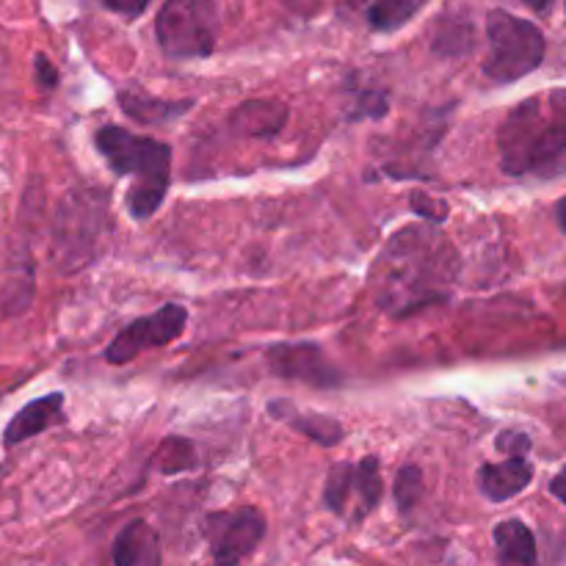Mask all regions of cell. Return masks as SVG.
Instances as JSON below:
<instances>
[{
	"label": "cell",
	"mask_w": 566,
	"mask_h": 566,
	"mask_svg": "<svg viewBox=\"0 0 566 566\" xmlns=\"http://www.w3.org/2000/svg\"><path fill=\"white\" fill-rule=\"evenodd\" d=\"M459 260L448 238L431 227L412 224L390 238L376 260L370 282L376 298L392 315H409L426 304L442 302L457 280Z\"/></svg>",
	"instance_id": "obj_1"
},
{
	"label": "cell",
	"mask_w": 566,
	"mask_h": 566,
	"mask_svg": "<svg viewBox=\"0 0 566 566\" xmlns=\"http://www.w3.org/2000/svg\"><path fill=\"white\" fill-rule=\"evenodd\" d=\"M501 169L512 177L566 175V88L534 94L497 130Z\"/></svg>",
	"instance_id": "obj_2"
},
{
	"label": "cell",
	"mask_w": 566,
	"mask_h": 566,
	"mask_svg": "<svg viewBox=\"0 0 566 566\" xmlns=\"http://www.w3.org/2000/svg\"><path fill=\"white\" fill-rule=\"evenodd\" d=\"M94 144L105 164L119 177H133L127 191V210L144 221L158 213L171 186V147L153 136H138L119 125H103L94 133Z\"/></svg>",
	"instance_id": "obj_3"
},
{
	"label": "cell",
	"mask_w": 566,
	"mask_h": 566,
	"mask_svg": "<svg viewBox=\"0 0 566 566\" xmlns=\"http://www.w3.org/2000/svg\"><path fill=\"white\" fill-rule=\"evenodd\" d=\"M486 39H490V55L484 61V75L495 83L520 81L539 70L545 61V33L534 22L509 11H490Z\"/></svg>",
	"instance_id": "obj_4"
},
{
	"label": "cell",
	"mask_w": 566,
	"mask_h": 566,
	"mask_svg": "<svg viewBox=\"0 0 566 566\" xmlns=\"http://www.w3.org/2000/svg\"><path fill=\"white\" fill-rule=\"evenodd\" d=\"M108 219V199L103 191H75L61 202L53 243L61 269L75 271L94 258Z\"/></svg>",
	"instance_id": "obj_5"
},
{
	"label": "cell",
	"mask_w": 566,
	"mask_h": 566,
	"mask_svg": "<svg viewBox=\"0 0 566 566\" xmlns=\"http://www.w3.org/2000/svg\"><path fill=\"white\" fill-rule=\"evenodd\" d=\"M155 33L169 59H208L219 36V11L213 0H166Z\"/></svg>",
	"instance_id": "obj_6"
},
{
	"label": "cell",
	"mask_w": 566,
	"mask_h": 566,
	"mask_svg": "<svg viewBox=\"0 0 566 566\" xmlns=\"http://www.w3.org/2000/svg\"><path fill=\"white\" fill-rule=\"evenodd\" d=\"M385 495L381 468L376 457H365L363 462H340L329 470L324 486V503L340 517L352 523H363Z\"/></svg>",
	"instance_id": "obj_7"
},
{
	"label": "cell",
	"mask_w": 566,
	"mask_h": 566,
	"mask_svg": "<svg viewBox=\"0 0 566 566\" xmlns=\"http://www.w3.org/2000/svg\"><path fill=\"white\" fill-rule=\"evenodd\" d=\"M265 536V517L254 506L213 512L205 517V539L213 553V566H238L252 556Z\"/></svg>",
	"instance_id": "obj_8"
},
{
	"label": "cell",
	"mask_w": 566,
	"mask_h": 566,
	"mask_svg": "<svg viewBox=\"0 0 566 566\" xmlns=\"http://www.w3.org/2000/svg\"><path fill=\"white\" fill-rule=\"evenodd\" d=\"M188 310L182 304H164L158 313L144 315V318L130 321L114 340L105 348V359L111 365H127L136 359L138 354L149 352V348H164L175 343L177 337L186 332Z\"/></svg>",
	"instance_id": "obj_9"
},
{
	"label": "cell",
	"mask_w": 566,
	"mask_h": 566,
	"mask_svg": "<svg viewBox=\"0 0 566 566\" xmlns=\"http://www.w3.org/2000/svg\"><path fill=\"white\" fill-rule=\"evenodd\" d=\"M265 359H269L271 374H276L280 379L302 381V385L321 387V390L343 385V374L329 363L324 348L315 343H274L265 352Z\"/></svg>",
	"instance_id": "obj_10"
},
{
	"label": "cell",
	"mask_w": 566,
	"mask_h": 566,
	"mask_svg": "<svg viewBox=\"0 0 566 566\" xmlns=\"http://www.w3.org/2000/svg\"><path fill=\"white\" fill-rule=\"evenodd\" d=\"M61 420H64V392H50V396L36 398V401L25 403V407L11 418V423L6 426L3 446H20V442L31 440V437L59 426Z\"/></svg>",
	"instance_id": "obj_11"
},
{
	"label": "cell",
	"mask_w": 566,
	"mask_h": 566,
	"mask_svg": "<svg viewBox=\"0 0 566 566\" xmlns=\"http://www.w3.org/2000/svg\"><path fill=\"white\" fill-rule=\"evenodd\" d=\"M534 481V464L528 457H506V462L484 464L479 470V490L486 501L506 503L528 490Z\"/></svg>",
	"instance_id": "obj_12"
},
{
	"label": "cell",
	"mask_w": 566,
	"mask_h": 566,
	"mask_svg": "<svg viewBox=\"0 0 566 566\" xmlns=\"http://www.w3.org/2000/svg\"><path fill=\"white\" fill-rule=\"evenodd\" d=\"M114 566H164L158 531L144 520H133L114 542Z\"/></svg>",
	"instance_id": "obj_13"
},
{
	"label": "cell",
	"mask_w": 566,
	"mask_h": 566,
	"mask_svg": "<svg viewBox=\"0 0 566 566\" xmlns=\"http://www.w3.org/2000/svg\"><path fill=\"white\" fill-rule=\"evenodd\" d=\"M230 122L243 136L271 138L285 127L287 105L276 103V99H247L232 111Z\"/></svg>",
	"instance_id": "obj_14"
},
{
	"label": "cell",
	"mask_w": 566,
	"mask_h": 566,
	"mask_svg": "<svg viewBox=\"0 0 566 566\" xmlns=\"http://www.w3.org/2000/svg\"><path fill=\"white\" fill-rule=\"evenodd\" d=\"M269 409L276 420H285L293 431H298V434H304L307 440L318 442L324 448L337 446L343 440V434H346L335 418H326V415L318 412H302V409H296L287 401H274Z\"/></svg>",
	"instance_id": "obj_15"
},
{
	"label": "cell",
	"mask_w": 566,
	"mask_h": 566,
	"mask_svg": "<svg viewBox=\"0 0 566 566\" xmlns=\"http://www.w3.org/2000/svg\"><path fill=\"white\" fill-rule=\"evenodd\" d=\"M497 566H539L536 536L523 520H506L495 528Z\"/></svg>",
	"instance_id": "obj_16"
},
{
	"label": "cell",
	"mask_w": 566,
	"mask_h": 566,
	"mask_svg": "<svg viewBox=\"0 0 566 566\" xmlns=\"http://www.w3.org/2000/svg\"><path fill=\"white\" fill-rule=\"evenodd\" d=\"M119 103L125 108V114L130 119L142 122V125H166V122L177 119V116L186 114L191 108V99H182V103H169V99L158 97H144V94L122 92Z\"/></svg>",
	"instance_id": "obj_17"
},
{
	"label": "cell",
	"mask_w": 566,
	"mask_h": 566,
	"mask_svg": "<svg viewBox=\"0 0 566 566\" xmlns=\"http://www.w3.org/2000/svg\"><path fill=\"white\" fill-rule=\"evenodd\" d=\"M429 0H374L368 11V22L374 31H398L418 14Z\"/></svg>",
	"instance_id": "obj_18"
},
{
	"label": "cell",
	"mask_w": 566,
	"mask_h": 566,
	"mask_svg": "<svg viewBox=\"0 0 566 566\" xmlns=\"http://www.w3.org/2000/svg\"><path fill=\"white\" fill-rule=\"evenodd\" d=\"M155 462H158L160 473L175 475L182 470H191L197 462V453H193L191 442L182 440V437H166V442L155 453Z\"/></svg>",
	"instance_id": "obj_19"
},
{
	"label": "cell",
	"mask_w": 566,
	"mask_h": 566,
	"mask_svg": "<svg viewBox=\"0 0 566 566\" xmlns=\"http://www.w3.org/2000/svg\"><path fill=\"white\" fill-rule=\"evenodd\" d=\"M420 495H423V473L415 464H407V468L398 470L396 475V503L403 514L412 512L418 506Z\"/></svg>",
	"instance_id": "obj_20"
},
{
	"label": "cell",
	"mask_w": 566,
	"mask_h": 566,
	"mask_svg": "<svg viewBox=\"0 0 566 566\" xmlns=\"http://www.w3.org/2000/svg\"><path fill=\"white\" fill-rule=\"evenodd\" d=\"M497 451H503L506 457H528L531 451V437L523 434V431H503L497 437Z\"/></svg>",
	"instance_id": "obj_21"
},
{
	"label": "cell",
	"mask_w": 566,
	"mask_h": 566,
	"mask_svg": "<svg viewBox=\"0 0 566 566\" xmlns=\"http://www.w3.org/2000/svg\"><path fill=\"white\" fill-rule=\"evenodd\" d=\"M412 210L429 221H446V216H448V205L431 202L429 193H412Z\"/></svg>",
	"instance_id": "obj_22"
},
{
	"label": "cell",
	"mask_w": 566,
	"mask_h": 566,
	"mask_svg": "<svg viewBox=\"0 0 566 566\" xmlns=\"http://www.w3.org/2000/svg\"><path fill=\"white\" fill-rule=\"evenodd\" d=\"M105 6H108L111 11H116V14L127 17V20H136V17H142L144 11H147V6L153 3V0H103Z\"/></svg>",
	"instance_id": "obj_23"
},
{
	"label": "cell",
	"mask_w": 566,
	"mask_h": 566,
	"mask_svg": "<svg viewBox=\"0 0 566 566\" xmlns=\"http://www.w3.org/2000/svg\"><path fill=\"white\" fill-rule=\"evenodd\" d=\"M33 70H36L39 88H55V83H59V72H55V66L50 64L42 53L36 55V61H33Z\"/></svg>",
	"instance_id": "obj_24"
},
{
	"label": "cell",
	"mask_w": 566,
	"mask_h": 566,
	"mask_svg": "<svg viewBox=\"0 0 566 566\" xmlns=\"http://www.w3.org/2000/svg\"><path fill=\"white\" fill-rule=\"evenodd\" d=\"M551 492H553V495H556L558 501H562L564 506H566V468L562 470V473L556 475V479L551 481Z\"/></svg>",
	"instance_id": "obj_25"
},
{
	"label": "cell",
	"mask_w": 566,
	"mask_h": 566,
	"mask_svg": "<svg viewBox=\"0 0 566 566\" xmlns=\"http://www.w3.org/2000/svg\"><path fill=\"white\" fill-rule=\"evenodd\" d=\"M523 3L531 6L536 14H547V11H551V6H553V0H523Z\"/></svg>",
	"instance_id": "obj_26"
},
{
	"label": "cell",
	"mask_w": 566,
	"mask_h": 566,
	"mask_svg": "<svg viewBox=\"0 0 566 566\" xmlns=\"http://www.w3.org/2000/svg\"><path fill=\"white\" fill-rule=\"evenodd\" d=\"M556 216H558V224H562V230L566 232V197L556 205Z\"/></svg>",
	"instance_id": "obj_27"
}]
</instances>
